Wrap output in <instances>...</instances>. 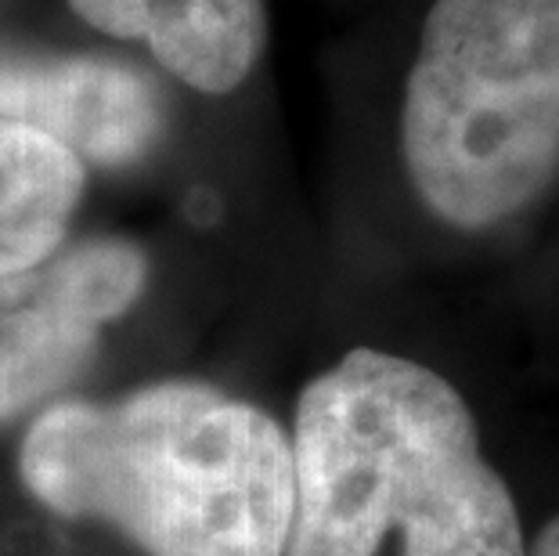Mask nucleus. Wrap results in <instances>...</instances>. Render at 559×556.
Segmentation results:
<instances>
[{
    "label": "nucleus",
    "instance_id": "f257e3e1",
    "mask_svg": "<svg viewBox=\"0 0 559 556\" xmlns=\"http://www.w3.org/2000/svg\"><path fill=\"white\" fill-rule=\"evenodd\" d=\"M296 506L285 556H523L513 492L480 456L469 405L444 376L350 351L307 383L293 434Z\"/></svg>",
    "mask_w": 559,
    "mask_h": 556
},
{
    "label": "nucleus",
    "instance_id": "f03ea898",
    "mask_svg": "<svg viewBox=\"0 0 559 556\" xmlns=\"http://www.w3.org/2000/svg\"><path fill=\"white\" fill-rule=\"evenodd\" d=\"M22 481L58 513L120 524L152 556H282L296 506L278 423L192 383L44 412Z\"/></svg>",
    "mask_w": 559,
    "mask_h": 556
},
{
    "label": "nucleus",
    "instance_id": "7ed1b4c3",
    "mask_svg": "<svg viewBox=\"0 0 559 556\" xmlns=\"http://www.w3.org/2000/svg\"><path fill=\"white\" fill-rule=\"evenodd\" d=\"M415 192L495 228L559 174V0H433L401 109Z\"/></svg>",
    "mask_w": 559,
    "mask_h": 556
},
{
    "label": "nucleus",
    "instance_id": "20e7f679",
    "mask_svg": "<svg viewBox=\"0 0 559 556\" xmlns=\"http://www.w3.org/2000/svg\"><path fill=\"white\" fill-rule=\"evenodd\" d=\"M141 286L145 257L109 239L0 279V419L62 387Z\"/></svg>",
    "mask_w": 559,
    "mask_h": 556
},
{
    "label": "nucleus",
    "instance_id": "39448f33",
    "mask_svg": "<svg viewBox=\"0 0 559 556\" xmlns=\"http://www.w3.org/2000/svg\"><path fill=\"white\" fill-rule=\"evenodd\" d=\"M0 120L94 163H127L156 141L159 98L141 73L105 58L0 55Z\"/></svg>",
    "mask_w": 559,
    "mask_h": 556
},
{
    "label": "nucleus",
    "instance_id": "423d86ee",
    "mask_svg": "<svg viewBox=\"0 0 559 556\" xmlns=\"http://www.w3.org/2000/svg\"><path fill=\"white\" fill-rule=\"evenodd\" d=\"M112 37L145 40L188 87L224 94L257 66L267 37L264 0H69Z\"/></svg>",
    "mask_w": 559,
    "mask_h": 556
},
{
    "label": "nucleus",
    "instance_id": "0eeeda50",
    "mask_svg": "<svg viewBox=\"0 0 559 556\" xmlns=\"http://www.w3.org/2000/svg\"><path fill=\"white\" fill-rule=\"evenodd\" d=\"M83 196V163L62 141L0 120V279L58 250Z\"/></svg>",
    "mask_w": 559,
    "mask_h": 556
},
{
    "label": "nucleus",
    "instance_id": "6e6552de",
    "mask_svg": "<svg viewBox=\"0 0 559 556\" xmlns=\"http://www.w3.org/2000/svg\"><path fill=\"white\" fill-rule=\"evenodd\" d=\"M531 556H559V517H552L549 524L542 528V535L534 539Z\"/></svg>",
    "mask_w": 559,
    "mask_h": 556
}]
</instances>
